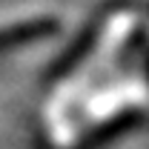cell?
Segmentation results:
<instances>
[{
  "instance_id": "1",
  "label": "cell",
  "mask_w": 149,
  "mask_h": 149,
  "mask_svg": "<svg viewBox=\"0 0 149 149\" xmlns=\"http://www.w3.org/2000/svg\"><path fill=\"white\" fill-rule=\"evenodd\" d=\"M57 32V20L55 17H37V20H26L20 26H9L0 29V52L15 49V46H26L37 37H49Z\"/></svg>"
}]
</instances>
